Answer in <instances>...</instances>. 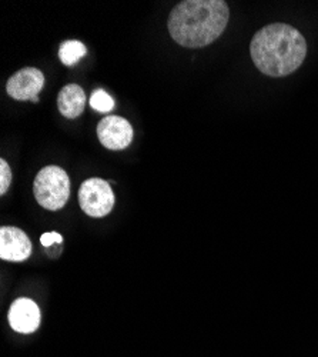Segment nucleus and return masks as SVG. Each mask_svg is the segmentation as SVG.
Masks as SVG:
<instances>
[{"label":"nucleus","instance_id":"obj_1","mask_svg":"<svg viewBox=\"0 0 318 357\" xmlns=\"http://www.w3.org/2000/svg\"><path fill=\"white\" fill-rule=\"evenodd\" d=\"M250 54L255 68L266 76L294 73L307 56V42L296 27L284 23L264 26L253 36Z\"/></svg>","mask_w":318,"mask_h":357},{"label":"nucleus","instance_id":"obj_2","mask_svg":"<svg viewBox=\"0 0 318 357\" xmlns=\"http://www.w3.org/2000/svg\"><path fill=\"white\" fill-rule=\"evenodd\" d=\"M228 19L230 9L223 0H186L171 10L167 27L179 45L198 49L218 39Z\"/></svg>","mask_w":318,"mask_h":357},{"label":"nucleus","instance_id":"obj_3","mask_svg":"<svg viewBox=\"0 0 318 357\" xmlns=\"http://www.w3.org/2000/svg\"><path fill=\"white\" fill-rule=\"evenodd\" d=\"M38 203L46 211H61L70 197V178L59 166L43 167L33 183Z\"/></svg>","mask_w":318,"mask_h":357},{"label":"nucleus","instance_id":"obj_4","mask_svg":"<svg viewBox=\"0 0 318 357\" xmlns=\"http://www.w3.org/2000/svg\"><path fill=\"white\" fill-rule=\"evenodd\" d=\"M79 203L81 211L90 218L107 216L114 206V193L110 183L99 177L88 178L80 186Z\"/></svg>","mask_w":318,"mask_h":357},{"label":"nucleus","instance_id":"obj_5","mask_svg":"<svg viewBox=\"0 0 318 357\" xmlns=\"http://www.w3.org/2000/svg\"><path fill=\"white\" fill-rule=\"evenodd\" d=\"M97 137L109 151H123L133 140V128L120 116H106L97 125Z\"/></svg>","mask_w":318,"mask_h":357},{"label":"nucleus","instance_id":"obj_6","mask_svg":"<svg viewBox=\"0 0 318 357\" xmlns=\"http://www.w3.org/2000/svg\"><path fill=\"white\" fill-rule=\"evenodd\" d=\"M45 86V76L36 68H24L16 72L6 84V92L15 100H33Z\"/></svg>","mask_w":318,"mask_h":357},{"label":"nucleus","instance_id":"obj_7","mask_svg":"<svg viewBox=\"0 0 318 357\" xmlns=\"http://www.w3.org/2000/svg\"><path fill=\"white\" fill-rule=\"evenodd\" d=\"M32 242L27 234L12 226L0 229V257L9 261H23L32 255Z\"/></svg>","mask_w":318,"mask_h":357},{"label":"nucleus","instance_id":"obj_8","mask_svg":"<svg viewBox=\"0 0 318 357\" xmlns=\"http://www.w3.org/2000/svg\"><path fill=\"white\" fill-rule=\"evenodd\" d=\"M8 317L10 327L17 333H33L40 326L39 306L33 301L26 299V297H22V299H17L12 303Z\"/></svg>","mask_w":318,"mask_h":357},{"label":"nucleus","instance_id":"obj_9","mask_svg":"<svg viewBox=\"0 0 318 357\" xmlns=\"http://www.w3.org/2000/svg\"><path fill=\"white\" fill-rule=\"evenodd\" d=\"M57 106L66 119L79 117L86 106V95L79 84H66L57 96Z\"/></svg>","mask_w":318,"mask_h":357},{"label":"nucleus","instance_id":"obj_10","mask_svg":"<svg viewBox=\"0 0 318 357\" xmlns=\"http://www.w3.org/2000/svg\"><path fill=\"white\" fill-rule=\"evenodd\" d=\"M86 53H88V49L79 40H66L59 49V57L66 66H73L77 63L81 57L86 56Z\"/></svg>","mask_w":318,"mask_h":357},{"label":"nucleus","instance_id":"obj_11","mask_svg":"<svg viewBox=\"0 0 318 357\" xmlns=\"http://www.w3.org/2000/svg\"><path fill=\"white\" fill-rule=\"evenodd\" d=\"M90 106L100 112V113H107L110 110H113L114 107V100L111 99V96L104 92L103 89H97V91H95L92 93V98H90Z\"/></svg>","mask_w":318,"mask_h":357},{"label":"nucleus","instance_id":"obj_12","mask_svg":"<svg viewBox=\"0 0 318 357\" xmlns=\"http://www.w3.org/2000/svg\"><path fill=\"white\" fill-rule=\"evenodd\" d=\"M12 183V170L5 159L0 160V195H5Z\"/></svg>","mask_w":318,"mask_h":357},{"label":"nucleus","instance_id":"obj_13","mask_svg":"<svg viewBox=\"0 0 318 357\" xmlns=\"http://www.w3.org/2000/svg\"><path fill=\"white\" fill-rule=\"evenodd\" d=\"M62 242H63V237L59 233H56V231H47V233L42 234V237H40V243L45 248H49V246H51L54 243H62Z\"/></svg>","mask_w":318,"mask_h":357}]
</instances>
